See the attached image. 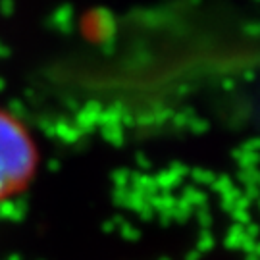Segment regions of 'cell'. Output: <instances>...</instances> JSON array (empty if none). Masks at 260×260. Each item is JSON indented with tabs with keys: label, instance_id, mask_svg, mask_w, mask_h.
<instances>
[{
	"label": "cell",
	"instance_id": "cell-1",
	"mask_svg": "<svg viewBox=\"0 0 260 260\" xmlns=\"http://www.w3.org/2000/svg\"><path fill=\"white\" fill-rule=\"evenodd\" d=\"M39 166V150L21 121L0 110V203L23 193Z\"/></svg>",
	"mask_w": 260,
	"mask_h": 260
}]
</instances>
